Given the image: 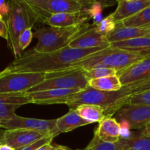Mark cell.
I'll return each instance as SVG.
<instances>
[{
	"label": "cell",
	"instance_id": "29",
	"mask_svg": "<svg viewBox=\"0 0 150 150\" xmlns=\"http://www.w3.org/2000/svg\"><path fill=\"white\" fill-rule=\"evenodd\" d=\"M21 105L0 104V122L9 120L16 115V111Z\"/></svg>",
	"mask_w": 150,
	"mask_h": 150
},
{
	"label": "cell",
	"instance_id": "27",
	"mask_svg": "<svg viewBox=\"0 0 150 150\" xmlns=\"http://www.w3.org/2000/svg\"><path fill=\"white\" fill-rule=\"evenodd\" d=\"M86 77L88 81L94 80V79H101V78L108 77V76H116L117 75V71L115 70L109 68H93L89 70H85Z\"/></svg>",
	"mask_w": 150,
	"mask_h": 150
},
{
	"label": "cell",
	"instance_id": "18",
	"mask_svg": "<svg viewBox=\"0 0 150 150\" xmlns=\"http://www.w3.org/2000/svg\"><path fill=\"white\" fill-rule=\"evenodd\" d=\"M121 125L115 118L106 117L98 124L94 136L108 143H117L121 138Z\"/></svg>",
	"mask_w": 150,
	"mask_h": 150
},
{
	"label": "cell",
	"instance_id": "26",
	"mask_svg": "<svg viewBox=\"0 0 150 150\" xmlns=\"http://www.w3.org/2000/svg\"><path fill=\"white\" fill-rule=\"evenodd\" d=\"M32 103L26 94H0V104L23 105Z\"/></svg>",
	"mask_w": 150,
	"mask_h": 150
},
{
	"label": "cell",
	"instance_id": "21",
	"mask_svg": "<svg viewBox=\"0 0 150 150\" xmlns=\"http://www.w3.org/2000/svg\"><path fill=\"white\" fill-rule=\"evenodd\" d=\"M79 116L90 124L94 122L100 123L105 117V111L100 107L94 105H81L75 108Z\"/></svg>",
	"mask_w": 150,
	"mask_h": 150
},
{
	"label": "cell",
	"instance_id": "31",
	"mask_svg": "<svg viewBox=\"0 0 150 150\" xmlns=\"http://www.w3.org/2000/svg\"><path fill=\"white\" fill-rule=\"evenodd\" d=\"M33 33L32 32V28H29L26 29L22 32L18 38V48L20 51H23V50L26 49V47L30 44L31 41H32V38H33Z\"/></svg>",
	"mask_w": 150,
	"mask_h": 150
},
{
	"label": "cell",
	"instance_id": "25",
	"mask_svg": "<svg viewBox=\"0 0 150 150\" xmlns=\"http://www.w3.org/2000/svg\"><path fill=\"white\" fill-rule=\"evenodd\" d=\"M123 142L120 138L117 143H108L104 142L94 136L93 139L83 150H122Z\"/></svg>",
	"mask_w": 150,
	"mask_h": 150
},
{
	"label": "cell",
	"instance_id": "2",
	"mask_svg": "<svg viewBox=\"0 0 150 150\" xmlns=\"http://www.w3.org/2000/svg\"><path fill=\"white\" fill-rule=\"evenodd\" d=\"M132 95L131 89L128 86H123L116 92H105L88 86L69 97L66 105L70 109H75L84 104L98 105L104 110L106 117H112L120 108L129 103Z\"/></svg>",
	"mask_w": 150,
	"mask_h": 150
},
{
	"label": "cell",
	"instance_id": "20",
	"mask_svg": "<svg viewBox=\"0 0 150 150\" xmlns=\"http://www.w3.org/2000/svg\"><path fill=\"white\" fill-rule=\"evenodd\" d=\"M111 45L126 51L137 53L144 57L150 56V38L148 37H142V38H133L127 40L119 41V42H113Z\"/></svg>",
	"mask_w": 150,
	"mask_h": 150
},
{
	"label": "cell",
	"instance_id": "5",
	"mask_svg": "<svg viewBox=\"0 0 150 150\" xmlns=\"http://www.w3.org/2000/svg\"><path fill=\"white\" fill-rule=\"evenodd\" d=\"M83 25L72 27L44 26L37 29L33 36L38 39V43L33 50L37 53L45 54L69 46L70 41Z\"/></svg>",
	"mask_w": 150,
	"mask_h": 150
},
{
	"label": "cell",
	"instance_id": "12",
	"mask_svg": "<svg viewBox=\"0 0 150 150\" xmlns=\"http://www.w3.org/2000/svg\"><path fill=\"white\" fill-rule=\"evenodd\" d=\"M123 86L132 87L150 79V56L117 73Z\"/></svg>",
	"mask_w": 150,
	"mask_h": 150
},
{
	"label": "cell",
	"instance_id": "1",
	"mask_svg": "<svg viewBox=\"0 0 150 150\" xmlns=\"http://www.w3.org/2000/svg\"><path fill=\"white\" fill-rule=\"evenodd\" d=\"M105 48L79 49L67 46L59 51L40 54L29 50L15 59L7 68L11 72L47 73L70 69L85 57Z\"/></svg>",
	"mask_w": 150,
	"mask_h": 150
},
{
	"label": "cell",
	"instance_id": "11",
	"mask_svg": "<svg viewBox=\"0 0 150 150\" xmlns=\"http://www.w3.org/2000/svg\"><path fill=\"white\" fill-rule=\"evenodd\" d=\"M56 122H57V119L38 120V119L20 117L16 114L12 118L1 122L0 127L6 130H16V129L36 130V131L51 133L57 136L55 132Z\"/></svg>",
	"mask_w": 150,
	"mask_h": 150
},
{
	"label": "cell",
	"instance_id": "24",
	"mask_svg": "<svg viewBox=\"0 0 150 150\" xmlns=\"http://www.w3.org/2000/svg\"><path fill=\"white\" fill-rule=\"evenodd\" d=\"M125 27H140L150 24V7L121 22Z\"/></svg>",
	"mask_w": 150,
	"mask_h": 150
},
{
	"label": "cell",
	"instance_id": "23",
	"mask_svg": "<svg viewBox=\"0 0 150 150\" xmlns=\"http://www.w3.org/2000/svg\"><path fill=\"white\" fill-rule=\"evenodd\" d=\"M123 142L122 150H150V136L141 134L131 136L127 139L121 138Z\"/></svg>",
	"mask_w": 150,
	"mask_h": 150
},
{
	"label": "cell",
	"instance_id": "4",
	"mask_svg": "<svg viewBox=\"0 0 150 150\" xmlns=\"http://www.w3.org/2000/svg\"><path fill=\"white\" fill-rule=\"evenodd\" d=\"M10 11L5 18L7 29V45L16 58L21 55L18 48V38L26 29L32 28L37 18L26 0L9 1Z\"/></svg>",
	"mask_w": 150,
	"mask_h": 150
},
{
	"label": "cell",
	"instance_id": "34",
	"mask_svg": "<svg viewBox=\"0 0 150 150\" xmlns=\"http://www.w3.org/2000/svg\"><path fill=\"white\" fill-rule=\"evenodd\" d=\"M9 11H10V4L8 1H1L0 0V14L1 16L4 18H6L8 15Z\"/></svg>",
	"mask_w": 150,
	"mask_h": 150
},
{
	"label": "cell",
	"instance_id": "8",
	"mask_svg": "<svg viewBox=\"0 0 150 150\" xmlns=\"http://www.w3.org/2000/svg\"><path fill=\"white\" fill-rule=\"evenodd\" d=\"M45 73L11 72L6 67L0 72V94H23L40 83Z\"/></svg>",
	"mask_w": 150,
	"mask_h": 150
},
{
	"label": "cell",
	"instance_id": "7",
	"mask_svg": "<svg viewBox=\"0 0 150 150\" xmlns=\"http://www.w3.org/2000/svg\"><path fill=\"white\" fill-rule=\"evenodd\" d=\"M37 18L45 23L51 16L59 13H76L87 5V1L79 0H26Z\"/></svg>",
	"mask_w": 150,
	"mask_h": 150
},
{
	"label": "cell",
	"instance_id": "15",
	"mask_svg": "<svg viewBox=\"0 0 150 150\" xmlns=\"http://www.w3.org/2000/svg\"><path fill=\"white\" fill-rule=\"evenodd\" d=\"M148 7H150V0H120L111 16L116 23H121Z\"/></svg>",
	"mask_w": 150,
	"mask_h": 150
},
{
	"label": "cell",
	"instance_id": "16",
	"mask_svg": "<svg viewBox=\"0 0 150 150\" xmlns=\"http://www.w3.org/2000/svg\"><path fill=\"white\" fill-rule=\"evenodd\" d=\"M90 18L85 9L76 13H66L54 14L48 17L45 23L54 27H72L84 24Z\"/></svg>",
	"mask_w": 150,
	"mask_h": 150
},
{
	"label": "cell",
	"instance_id": "35",
	"mask_svg": "<svg viewBox=\"0 0 150 150\" xmlns=\"http://www.w3.org/2000/svg\"><path fill=\"white\" fill-rule=\"evenodd\" d=\"M0 37L7 40L8 37H7V29L5 21H0Z\"/></svg>",
	"mask_w": 150,
	"mask_h": 150
},
{
	"label": "cell",
	"instance_id": "32",
	"mask_svg": "<svg viewBox=\"0 0 150 150\" xmlns=\"http://www.w3.org/2000/svg\"><path fill=\"white\" fill-rule=\"evenodd\" d=\"M54 138V136H48V137H45L43 139H40V140L38 141V142H35V143L32 144L28 145V146L22 147L17 150H37L38 149H39V148H40L41 146L47 144L51 143Z\"/></svg>",
	"mask_w": 150,
	"mask_h": 150
},
{
	"label": "cell",
	"instance_id": "30",
	"mask_svg": "<svg viewBox=\"0 0 150 150\" xmlns=\"http://www.w3.org/2000/svg\"><path fill=\"white\" fill-rule=\"evenodd\" d=\"M129 103L150 105V90L136 95H132L129 100Z\"/></svg>",
	"mask_w": 150,
	"mask_h": 150
},
{
	"label": "cell",
	"instance_id": "6",
	"mask_svg": "<svg viewBox=\"0 0 150 150\" xmlns=\"http://www.w3.org/2000/svg\"><path fill=\"white\" fill-rule=\"evenodd\" d=\"M88 86L89 81L86 77L85 70L81 68H70L45 73V79L26 93L54 89L83 90Z\"/></svg>",
	"mask_w": 150,
	"mask_h": 150
},
{
	"label": "cell",
	"instance_id": "36",
	"mask_svg": "<svg viewBox=\"0 0 150 150\" xmlns=\"http://www.w3.org/2000/svg\"><path fill=\"white\" fill-rule=\"evenodd\" d=\"M55 146L56 144H52V142H51V143L47 144L41 146L40 148H39V149H38L37 150H52L54 147H55Z\"/></svg>",
	"mask_w": 150,
	"mask_h": 150
},
{
	"label": "cell",
	"instance_id": "40",
	"mask_svg": "<svg viewBox=\"0 0 150 150\" xmlns=\"http://www.w3.org/2000/svg\"><path fill=\"white\" fill-rule=\"evenodd\" d=\"M52 150H71V149H70L69 148L66 147V146H59V145H56L55 147H54Z\"/></svg>",
	"mask_w": 150,
	"mask_h": 150
},
{
	"label": "cell",
	"instance_id": "38",
	"mask_svg": "<svg viewBox=\"0 0 150 150\" xmlns=\"http://www.w3.org/2000/svg\"><path fill=\"white\" fill-rule=\"evenodd\" d=\"M142 134L145 135V136H150V123L145 127V128L143 130H142Z\"/></svg>",
	"mask_w": 150,
	"mask_h": 150
},
{
	"label": "cell",
	"instance_id": "3",
	"mask_svg": "<svg viewBox=\"0 0 150 150\" xmlns=\"http://www.w3.org/2000/svg\"><path fill=\"white\" fill-rule=\"evenodd\" d=\"M144 58L145 57L137 53L110 45L85 57L76 62L71 68L89 70L102 67L113 69L119 73Z\"/></svg>",
	"mask_w": 150,
	"mask_h": 150
},
{
	"label": "cell",
	"instance_id": "17",
	"mask_svg": "<svg viewBox=\"0 0 150 150\" xmlns=\"http://www.w3.org/2000/svg\"><path fill=\"white\" fill-rule=\"evenodd\" d=\"M149 34L150 24L140 27H125L121 23H117L115 29L106 35V39L111 44L119 41L147 37Z\"/></svg>",
	"mask_w": 150,
	"mask_h": 150
},
{
	"label": "cell",
	"instance_id": "10",
	"mask_svg": "<svg viewBox=\"0 0 150 150\" xmlns=\"http://www.w3.org/2000/svg\"><path fill=\"white\" fill-rule=\"evenodd\" d=\"M110 45L111 44L107 41L106 36L98 30L95 23L83 24L69 44L70 48L79 49L106 48Z\"/></svg>",
	"mask_w": 150,
	"mask_h": 150
},
{
	"label": "cell",
	"instance_id": "9",
	"mask_svg": "<svg viewBox=\"0 0 150 150\" xmlns=\"http://www.w3.org/2000/svg\"><path fill=\"white\" fill-rule=\"evenodd\" d=\"M118 122H125L130 130H142L150 123V105L126 104L116 114Z\"/></svg>",
	"mask_w": 150,
	"mask_h": 150
},
{
	"label": "cell",
	"instance_id": "37",
	"mask_svg": "<svg viewBox=\"0 0 150 150\" xmlns=\"http://www.w3.org/2000/svg\"><path fill=\"white\" fill-rule=\"evenodd\" d=\"M4 134H5V130L0 127V146L4 144Z\"/></svg>",
	"mask_w": 150,
	"mask_h": 150
},
{
	"label": "cell",
	"instance_id": "42",
	"mask_svg": "<svg viewBox=\"0 0 150 150\" xmlns=\"http://www.w3.org/2000/svg\"><path fill=\"white\" fill-rule=\"evenodd\" d=\"M148 38H150V34H149V35H148Z\"/></svg>",
	"mask_w": 150,
	"mask_h": 150
},
{
	"label": "cell",
	"instance_id": "28",
	"mask_svg": "<svg viewBox=\"0 0 150 150\" xmlns=\"http://www.w3.org/2000/svg\"><path fill=\"white\" fill-rule=\"evenodd\" d=\"M117 23H116L113 19L112 16L109 15L108 16L105 17V18L102 19L98 23H97L96 26L98 30L102 34L106 36L108 33L112 32L117 26Z\"/></svg>",
	"mask_w": 150,
	"mask_h": 150
},
{
	"label": "cell",
	"instance_id": "41",
	"mask_svg": "<svg viewBox=\"0 0 150 150\" xmlns=\"http://www.w3.org/2000/svg\"><path fill=\"white\" fill-rule=\"evenodd\" d=\"M4 21V18H3L2 16H1V15L0 14V21Z\"/></svg>",
	"mask_w": 150,
	"mask_h": 150
},
{
	"label": "cell",
	"instance_id": "14",
	"mask_svg": "<svg viewBox=\"0 0 150 150\" xmlns=\"http://www.w3.org/2000/svg\"><path fill=\"white\" fill-rule=\"evenodd\" d=\"M79 89H54L25 93L32 103L40 105L66 104L70 96L79 92Z\"/></svg>",
	"mask_w": 150,
	"mask_h": 150
},
{
	"label": "cell",
	"instance_id": "22",
	"mask_svg": "<svg viewBox=\"0 0 150 150\" xmlns=\"http://www.w3.org/2000/svg\"><path fill=\"white\" fill-rule=\"evenodd\" d=\"M89 86L105 92H116L120 90L123 87L117 75L89 81Z\"/></svg>",
	"mask_w": 150,
	"mask_h": 150
},
{
	"label": "cell",
	"instance_id": "39",
	"mask_svg": "<svg viewBox=\"0 0 150 150\" xmlns=\"http://www.w3.org/2000/svg\"><path fill=\"white\" fill-rule=\"evenodd\" d=\"M0 150H16L15 149H13V147L11 146H8L7 144H2L0 146Z\"/></svg>",
	"mask_w": 150,
	"mask_h": 150
},
{
	"label": "cell",
	"instance_id": "33",
	"mask_svg": "<svg viewBox=\"0 0 150 150\" xmlns=\"http://www.w3.org/2000/svg\"><path fill=\"white\" fill-rule=\"evenodd\" d=\"M129 88L131 89L133 95H136V94H139L142 93V92L149 91L150 90V79L149 80L146 81L142 82V83H139V84Z\"/></svg>",
	"mask_w": 150,
	"mask_h": 150
},
{
	"label": "cell",
	"instance_id": "19",
	"mask_svg": "<svg viewBox=\"0 0 150 150\" xmlns=\"http://www.w3.org/2000/svg\"><path fill=\"white\" fill-rule=\"evenodd\" d=\"M90 123L80 117L76 109H70L68 113L57 119L55 132L57 136L60 133L70 132L79 127L87 125Z\"/></svg>",
	"mask_w": 150,
	"mask_h": 150
},
{
	"label": "cell",
	"instance_id": "13",
	"mask_svg": "<svg viewBox=\"0 0 150 150\" xmlns=\"http://www.w3.org/2000/svg\"><path fill=\"white\" fill-rule=\"evenodd\" d=\"M50 136H54L55 137L53 133L36 130L25 129L5 130L4 144L8 145L17 150Z\"/></svg>",
	"mask_w": 150,
	"mask_h": 150
}]
</instances>
